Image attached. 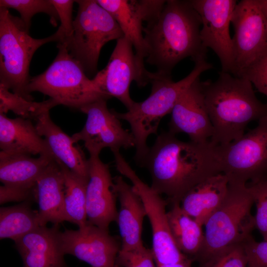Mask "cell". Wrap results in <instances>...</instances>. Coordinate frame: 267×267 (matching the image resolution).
<instances>
[{"label":"cell","mask_w":267,"mask_h":267,"mask_svg":"<svg viewBox=\"0 0 267 267\" xmlns=\"http://www.w3.org/2000/svg\"><path fill=\"white\" fill-rule=\"evenodd\" d=\"M142 166L151 175V187L171 205L180 204L192 188L221 173L215 146L183 141L169 132L157 136Z\"/></svg>","instance_id":"6da1fadb"},{"label":"cell","mask_w":267,"mask_h":267,"mask_svg":"<svg viewBox=\"0 0 267 267\" xmlns=\"http://www.w3.org/2000/svg\"><path fill=\"white\" fill-rule=\"evenodd\" d=\"M201 26L200 17L190 0H166L158 15L144 28L146 62L155 67L156 72L171 75L175 66L186 57L194 62L206 58Z\"/></svg>","instance_id":"7a4b0ae2"},{"label":"cell","mask_w":267,"mask_h":267,"mask_svg":"<svg viewBox=\"0 0 267 267\" xmlns=\"http://www.w3.org/2000/svg\"><path fill=\"white\" fill-rule=\"evenodd\" d=\"M206 109L213 127L210 142L222 145L238 140L247 125L267 116V104L256 96L248 79L221 72L215 81L202 82Z\"/></svg>","instance_id":"3957f363"},{"label":"cell","mask_w":267,"mask_h":267,"mask_svg":"<svg viewBox=\"0 0 267 267\" xmlns=\"http://www.w3.org/2000/svg\"><path fill=\"white\" fill-rule=\"evenodd\" d=\"M194 63L189 74L178 82L173 81L171 75L149 71V83L151 84L149 96L142 101L134 102L125 113L114 111L119 119L130 125L135 142L134 159L139 164L143 165L149 151L146 143L147 138L157 133L162 118L171 113L181 94L203 72L213 68L206 58L198 60Z\"/></svg>","instance_id":"277c9868"},{"label":"cell","mask_w":267,"mask_h":267,"mask_svg":"<svg viewBox=\"0 0 267 267\" xmlns=\"http://www.w3.org/2000/svg\"><path fill=\"white\" fill-rule=\"evenodd\" d=\"M254 204L247 184H229L219 208L204 224L202 246L194 259L202 264L232 245L243 243L255 228Z\"/></svg>","instance_id":"5b68a950"},{"label":"cell","mask_w":267,"mask_h":267,"mask_svg":"<svg viewBox=\"0 0 267 267\" xmlns=\"http://www.w3.org/2000/svg\"><path fill=\"white\" fill-rule=\"evenodd\" d=\"M59 43L56 33L43 39L32 37L19 17L8 9L0 7V85L12 92L33 101L27 91L29 68L36 51L49 42Z\"/></svg>","instance_id":"8992f818"},{"label":"cell","mask_w":267,"mask_h":267,"mask_svg":"<svg viewBox=\"0 0 267 267\" xmlns=\"http://www.w3.org/2000/svg\"><path fill=\"white\" fill-rule=\"evenodd\" d=\"M57 54L42 73L32 77L27 90L38 91L55 100L59 105L80 110L100 98L109 99L90 79L80 64L70 54L64 43H58Z\"/></svg>","instance_id":"52a82bcc"},{"label":"cell","mask_w":267,"mask_h":267,"mask_svg":"<svg viewBox=\"0 0 267 267\" xmlns=\"http://www.w3.org/2000/svg\"><path fill=\"white\" fill-rule=\"evenodd\" d=\"M78 4L73 31L65 42L67 49L81 65L87 76L97 73L103 46L124 37L118 24L96 0H75Z\"/></svg>","instance_id":"ba28073f"},{"label":"cell","mask_w":267,"mask_h":267,"mask_svg":"<svg viewBox=\"0 0 267 267\" xmlns=\"http://www.w3.org/2000/svg\"><path fill=\"white\" fill-rule=\"evenodd\" d=\"M215 146L221 173L229 184H246L267 178V116L238 140Z\"/></svg>","instance_id":"9c48e42d"},{"label":"cell","mask_w":267,"mask_h":267,"mask_svg":"<svg viewBox=\"0 0 267 267\" xmlns=\"http://www.w3.org/2000/svg\"><path fill=\"white\" fill-rule=\"evenodd\" d=\"M112 152L117 170L131 181L144 205L152 229L151 249L155 264H174L188 259L178 249L172 237L166 211L167 201L139 178L120 151Z\"/></svg>","instance_id":"30bf717a"},{"label":"cell","mask_w":267,"mask_h":267,"mask_svg":"<svg viewBox=\"0 0 267 267\" xmlns=\"http://www.w3.org/2000/svg\"><path fill=\"white\" fill-rule=\"evenodd\" d=\"M107 100L100 98L80 109L87 119L83 129L71 136L75 143L84 142L90 156H99L104 148L113 152L135 145L134 135L123 127L114 110L108 108Z\"/></svg>","instance_id":"8fae6325"},{"label":"cell","mask_w":267,"mask_h":267,"mask_svg":"<svg viewBox=\"0 0 267 267\" xmlns=\"http://www.w3.org/2000/svg\"><path fill=\"white\" fill-rule=\"evenodd\" d=\"M133 49L132 43L124 36L117 40L106 66L92 79L105 94L118 99L128 110L135 102L130 96L131 83L135 81L140 87L149 83V71L140 69Z\"/></svg>","instance_id":"7c38bea8"},{"label":"cell","mask_w":267,"mask_h":267,"mask_svg":"<svg viewBox=\"0 0 267 267\" xmlns=\"http://www.w3.org/2000/svg\"><path fill=\"white\" fill-rule=\"evenodd\" d=\"M231 23L234 28L232 39L234 69L236 76L256 57L267 43V19L259 0L237 2Z\"/></svg>","instance_id":"4fadbf2b"},{"label":"cell","mask_w":267,"mask_h":267,"mask_svg":"<svg viewBox=\"0 0 267 267\" xmlns=\"http://www.w3.org/2000/svg\"><path fill=\"white\" fill-rule=\"evenodd\" d=\"M202 22L203 45L218 56L222 72L232 74L234 59L229 25L237 1L235 0H190Z\"/></svg>","instance_id":"5bb4252c"},{"label":"cell","mask_w":267,"mask_h":267,"mask_svg":"<svg viewBox=\"0 0 267 267\" xmlns=\"http://www.w3.org/2000/svg\"><path fill=\"white\" fill-rule=\"evenodd\" d=\"M115 19L124 36L132 44L137 64L143 71L147 56L144 37L143 22L156 17L166 0H96Z\"/></svg>","instance_id":"9a60e30c"},{"label":"cell","mask_w":267,"mask_h":267,"mask_svg":"<svg viewBox=\"0 0 267 267\" xmlns=\"http://www.w3.org/2000/svg\"><path fill=\"white\" fill-rule=\"evenodd\" d=\"M60 240L64 255H73L91 267H114L121 245L109 230L88 222L77 230L60 231Z\"/></svg>","instance_id":"2e32d148"},{"label":"cell","mask_w":267,"mask_h":267,"mask_svg":"<svg viewBox=\"0 0 267 267\" xmlns=\"http://www.w3.org/2000/svg\"><path fill=\"white\" fill-rule=\"evenodd\" d=\"M171 113L169 132L175 135L186 134L190 141L197 143L210 142L213 127L204 101L202 82L199 78L181 94Z\"/></svg>","instance_id":"e0dca14e"},{"label":"cell","mask_w":267,"mask_h":267,"mask_svg":"<svg viewBox=\"0 0 267 267\" xmlns=\"http://www.w3.org/2000/svg\"><path fill=\"white\" fill-rule=\"evenodd\" d=\"M89 180L86 191L88 222L109 230L112 222L117 221V195L109 166L99 156L88 159Z\"/></svg>","instance_id":"ac0fdd59"},{"label":"cell","mask_w":267,"mask_h":267,"mask_svg":"<svg viewBox=\"0 0 267 267\" xmlns=\"http://www.w3.org/2000/svg\"><path fill=\"white\" fill-rule=\"evenodd\" d=\"M58 225L39 226L14 241L23 267H67Z\"/></svg>","instance_id":"d6986e66"},{"label":"cell","mask_w":267,"mask_h":267,"mask_svg":"<svg viewBox=\"0 0 267 267\" xmlns=\"http://www.w3.org/2000/svg\"><path fill=\"white\" fill-rule=\"evenodd\" d=\"M113 180L120 202L116 222L121 238V250L128 251L142 247V224L146 216L144 205L133 186L127 183L122 177L116 176Z\"/></svg>","instance_id":"ffe728a7"},{"label":"cell","mask_w":267,"mask_h":267,"mask_svg":"<svg viewBox=\"0 0 267 267\" xmlns=\"http://www.w3.org/2000/svg\"><path fill=\"white\" fill-rule=\"evenodd\" d=\"M0 148L8 154L38 155L56 160L32 120L20 117L12 119L0 114Z\"/></svg>","instance_id":"44dd1931"},{"label":"cell","mask_w":267,"mask_h":267,"mask_svg":"<svg viewBox=\"0 0 267 267\" xmlns=\"http://www.w3.org/2000/svg\"><path fill=\"white\" fill-rule=\"evenodd\" d=\"M34 198L39 206L38 216L41 226L48 222L54 225L65 221L64 181L61 169L52 160L36 181Z\"/></svg>","instance_id":"7402d4cb"},{"label":"cell","mask_w":267,"mask_h":267,"mask_svg":"<svg viewBox=\"0 0 267 267\" xmlns=\"http://www.w3.org/2000/svg\"><path fill=\"white\" fill-rule=\"evenodd\" d=\"M36 128L46 141L56 161L60 162L79 176L89 180V163L84 152L74 145L68 136L51 120L49 111L36 120Z\"/></svg>","instance_id":"603a6c76"},{"label":"cell","mask_w":267,"mask_h":267,"mask_svg":"<svg viewBox=\"0 0 267 267\" xmlns=\"http://www.w3.org/2000/svg\"><path fill=\"white\" fill-rule=\"evenodd\" d=\"M228 187V180L223 174L209 177L185 194L181 201L180 206L186 213L203 226L222 203Z\"/></svg>","instance_id":"cb8c5ba5"},{"label":"cell","mask_w":267,"mask_h":267,"mask_svg":"<svg viewBox=\"0 0 267 267\" xmlns=\"http://www.w3.org/2000/svg\"><path fill=\"white\" fill-rule=\"evenodd\" d=\"M53 160L45 156L34 158L0 151V182L4 185L33 189L40 175Z\"/></svg>","instance_id":"d4e9b609"},{"label":"cell","mask_w":267,"mask_h":267,"mask_svg":"<svg viewBox=\"0 0 267 267\" xmlns=\"http://www.w3.org/2000/svg\"><path fill=\"white\" fill-rule=\"evenodd\" d=\"M168 222L174 240L180 251L194 258L200 251L204 240L202 226L175 203L167 212Z\"/></svg>","instance_id":"484cf974"},{"label":"cell","mask_w":267,"mask_h":267,"mask_svg":"<svg viewBox=\"0 0 267 267\" xmlns=\"http://www.w3.org/2000/svg\"><path fill=\"white\" fill-rule=\"evenodd\" d=\"M62 172L64 181V214L65 221L82 228L88 223L86 191L88 180L57 162Z\"/></svg>","instance_id":"4316f807"},{"label":"cell","mask_w":267,"mask_h":267,"mask_svg":"<svg viewBox=\"0 0 267 267\" xmlns=\"http://www.w3.org/2000/svg\"><path fill=\"white\" fill-rule=\"evenodd\" d=\"M41 226L38 212L28 201L0 208V238L14 241Z\"/></svg>","instance_id":"83f0119b"},{"label":"cell","mask_w":267,"mask_h":267,"mask_svg":"<svg viewBox=\"0 0 267 267\" xmlns=\"http://www.w3.org/2000/svg\"><path fill=\"white\" fill-rule=\"evenodd\" d=\"M58 105L50 98L42 102L28 100L0 85V114H6L11 111L20 117L35 121L40 115Z\"/></svg>","instance_id":"f1b7e54d"},{"label":"cell","mask_w":267,"mask_h":267,"mask_svg":"<svg viewBox=\"0 0 267 267\" xmlns=\"http://www.w3.org/2000/svg\"><path fill=\"white\" fill-rule=\"evenodd\" d=\"M0 7L13 8L20 14V19L29 31L31 19L36 14L44 13L50 17V22L56 26L59 17L50 0H0Z\"/></svg>","instance_id":"f546056e"},{"label":"cell","mask_w":267,"mask_h":267,"mask_svg":"<svg viewBox=\"0 0 267 267\" xmlns=\"http://www.w3.org/2000/svg\"><path fill=\"white\" fill-rule=\"evenodd\" d=\"M246 184L256 206L255 228L258 229L264 240L267 241V178Z\"/></svg>","instance_id":"4dcf8cb0"},{"label":"cell","mask_w":267,"mask_h":267,"mask_svg":"<svg viewBox=\"0 0 267 267\" xmlns=\"http://www.w3.org/2000/svg\"><path fill=\"white\" fill-rule=\"evenodd\" d=\"M235 76L248 79L267 97V43L250 64Z\"/></svg>","instance_id":"1f68e13d"},{"label":"cell","mask_w":267,"mask_h":267,"mask_svg":"<svg viewBox=\"0 0 267 267\" xmlns=\"http://www.w3.org/2000/svg\"><path fill=\"white\" fill-rule=\"evenodd\" d=\"M201 265V267H246L247 260L243 243L226 248Z\"/></svg>","instance_id":"d6a6232c"},{"label":"cell","mask_w":267,"mask_h":267,"mask_svg":"<svg viewBox=\"0 0 267 267\" xmlns=\"http://www.w3.org/2000/svg\"><path fill=\"white\" fill-rule=\"evenodd\" d=\"M154 263L152 249L143 246L131 250L120 249L114 267H155Z\"/></svg>","instance_id":"836d02e7"},{"label":"cell","mask_w":267,"mask_h":267,"mask_svg":"<svg viewBox=\"0 0 267 267\" xmlns=\"http://www.w3.org/2000/svg\"><path fill=\"white\" fill-rule=\"evenodd\" d=\"M57 13L60 25L55 32L59 42L63 43L72 35L74 20L72 18L73 3L72 0H50Z\"/></svg>","instance_id":"e575fe53"},{"label":"cell","mask_w":267,"mask_h":267,"mask_svg":"<svg viewBox=\"0 0 267 267\" xmlns=\"http://www.w3.org/2000/svg\"><path fill=\"white\" fill-rule=\"evenodd\" d=\"M243 245L248 267H267V241L258 242L251 235Z\"/></svg>","instance_id":"d590c367"},{"label":"cell","mask_w":267,"mask_h":267,"mask_svg":"<svg viewBox=\"0 0 267 267\" xmlns=\"http://www.w3.org/2000/svg\"><path fill=\"white\" fill-rule=\"evenodd\" d=\"M34 189L2 185L0 186V203L9 202L29 201L34 198Z\"/></svg>","instance_id":"8d00e7d4"},{"label":"cell","mask_w":267,"mask_h":267,"mask_svg":"<svg viewBox=\"0 0 267 267\" xmlns=\"http://www.w3.org/2000/svg\"><path fill=\"white\" fill-rule=\"evenodd\" d=\"M191 260L188 258L185 260L171 265L156 264V267H191Z\"/></svg>","instance_id":"74e56055"},{"label":"cell","mask_w":267,"mask_h":267,"mask_svg":"<svg viewBox=\"0 0 267 267\" xmlns=\"http://www.w3.org/2000/svg\"><path fill=\"white\" fill-rule=\"evenodd\" d=\"M262 11L267 19V0H259Z\"/></svg>","instance_id":"f35d334b"}]
</instances>
